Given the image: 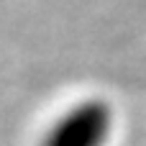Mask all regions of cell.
I'll list each match as a JSON object with an SVG mask.
<instances>
[{"label": "cell", "mask_w": 146, "mask_h": 146, "mask_svg": "<svg viewBox=\"0 0 146 146\" xmlns=\"http://www.w3.org/2000/svg\"><path fill=\"white\" fill-rule=\"evenodd\" d=\"M115 108L103 95H85L64 105L41 131L38 146H110Z\"/></svg>", "instance_id": "6da1fadb"}]
</instances>
